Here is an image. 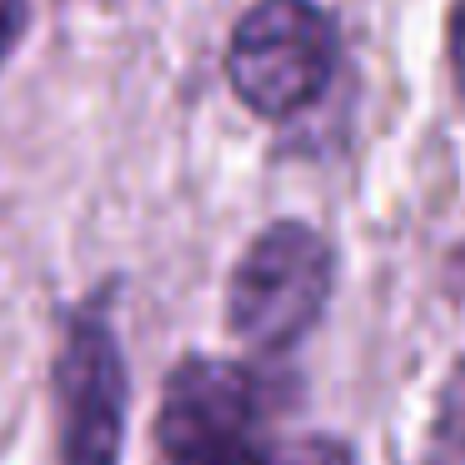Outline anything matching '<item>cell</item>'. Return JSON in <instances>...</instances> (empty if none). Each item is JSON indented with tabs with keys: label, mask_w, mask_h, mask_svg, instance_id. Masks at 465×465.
Wrapping results in <instances>:
<instances>
[{
	"label": "cell",
	"mask_w": 465,
	"mask_h": 465,
	"mask_svg": "<svg viewBox=\"0 0 465 465\" xmlns=\"http://www.w3.org/2000/svg\"><path fill=\"white\" fill-rule=\"evenodd\" d=\"M275 411L281 381L265 365L185 355L165 375L155 411L161 465H281L271 445Z\"/></svg>",
	"instance_id": "cell-1"
},
{
	"label": "cell",
	"mask_w": 465,
	"mask_h": 465,
	"mask_svg": "<svg viewBox=\"0 0 465 465\" xmlns=\"http://www.w3.org/2000/svg\"><path fill=\"white\" fill-rule=\"evenodd\" d=\"M335 291V251L311 221H271L225 285V325L261 361L285 355L321 325Z\"/></svg>",
	"instance_id": "cell-2"
},
{
	"label": "cell",
	"mask_w": 465,
	"mask_h": 465,
	"mask_svg": "<svg viewBox=\"0 0 465 465\" xmlns=\"http://www.w3.org/2000/svg\"><path fill=\"white\" fill-rule=\"evenodd\" d=\"M341 55V31L315 0H255L225 45V81L265 121L311 111Z\"/></svg>",
	"instance_id": "cell-3"
},
{
	"label": "cell",
	"mask_w": 465,
	"mask_h": 465,
	"mask_svg": "<svg viewBox=\"0 0 465 465\" xmlns=\"http://www.w3.org/2000/svg\"><path fill=\"white\" fill-rule=\"evenodd\" d=\"M51 405L61 465H121L131 375L105 305H81L65 315L51 365Z\"/></svg>",
	"instance_id": "cell-4"
},
{
	"label": "cell",
	"mask_w": 465,
	"mask_h": 465,
	"mask_svg": "<svg viewBox=\"0 0 465 465\" xmlns=\"http://www.w3.org/2000/svg\"><path fill=\"white\" fill-rule=\"evenodd\" d=\"M425 465H465V355L435 391L430 430H425Z\"/></svg>",
	"instance_id": "cell-5"
},
{
	"label": "cell",
	"mask_w": 465,
	"mask_h": 465,
	"mask_svg": "<svg viewBox=\"0 0 465 465\" xmlns=\"http://www.w3.org/2000/svg\"><path fill=\"white\" fill-rule=\"evenodd\" d=\"M281 465H361V460H355L351 440H341V435H305L301 445L285 450Z\"/></svg>",
	"instance_id": "cell-6"
},
{
	"label": "cell",
	"mask_w": 465,
	"mask_h": 465,
	"mask_svg": "<svg viewBox=\"0 0 465 465\" xmlns=\"http://www.w3.org/2000/svg\"><path fill=\"white\" fill-rule=\"evenodd\" d=\"M25 25H31V0H0V65L21 45Z\"/></svg>",
	"instance_id": "cell-7"
},
{
	"label": "cell",
	"mask_w": 465,
	"mask_h": 465,
	"mask_svg": "<svg viewBox=\"0 0 465 465\" xmlns=\"http://www.w3.org/2000/svg\"><path fill=\"white\" fill-rule=\"evenodd\" d=\"M445 55H450L455 91L465 95V0H450V21H445Z\"/></svg>",
	"instance_id": "cell-8"
}]
</instances>
